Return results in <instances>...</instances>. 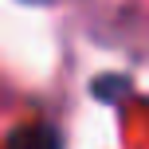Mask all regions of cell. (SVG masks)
I'll return each mask as SVG.
<instances>
[{"mask_svg":"<svg viewBox=\"0 0 149 149\" xmlns=\"http://www.w3.org/2000/svg\"><path fill=\"white\" fill-rule=\"evenodd\" d=\"M8 149H63V134L55 126H47V122H39V126L20 130Z\"/></svg>","mask_w":149,"mask_h":149,"instance_id":"cell-1","label":"cell"},{"mask_svg":"<svg viewBox=\"0 0 149 149\" xmlns=\"http://www.w3.org/2000/svg\"><path fill=\"white\" fill-rule=\"evenodd\" d=\"M28 4H43V0H28Z\"/></svg>","mask_w":149,"mask_h":149,"instance_id":"cell-2","label":"cell"}]
</instances>
